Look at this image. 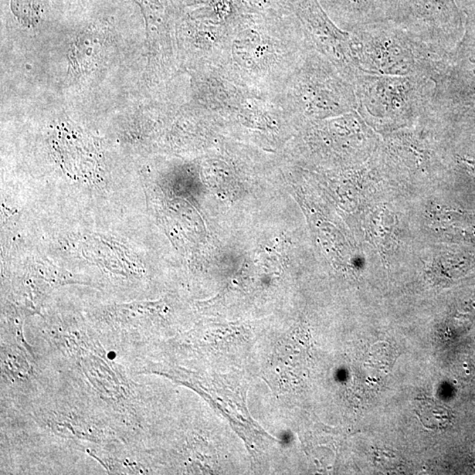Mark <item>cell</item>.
Instances as JSON below:
<instances>
[{
  "instance_id": "obj_1",
  "label": "cell",
  "mask_w": 475,
  "mask_h": 475,
  "mask_svg": "<svg viewBox=\"0 0 475 475\" xmlns=\"http://www.w3.org/2000/svg\"><path fill=\"white\" fill-rule=\"evenodd\" d=\"M18 348L2 346V372L10 379L24 380L31 372V368Z\"/></svg>"
},
{
  "instance_id": "obj_2",
  "label": "cell",
  "mask_w": 475,
  "mask_h": 475,
  "mask_svg": "<svg viewBox=\"0 0 475 475\" xmlns=\"http://www.w3.org/2000/svg\"><path fill=\"white\" fill-rule=\"evenodd\" d=\"M13 9L26 22L33 23L37 19V6L34 0H13Z\"/></svg>"
}]
</instances>
